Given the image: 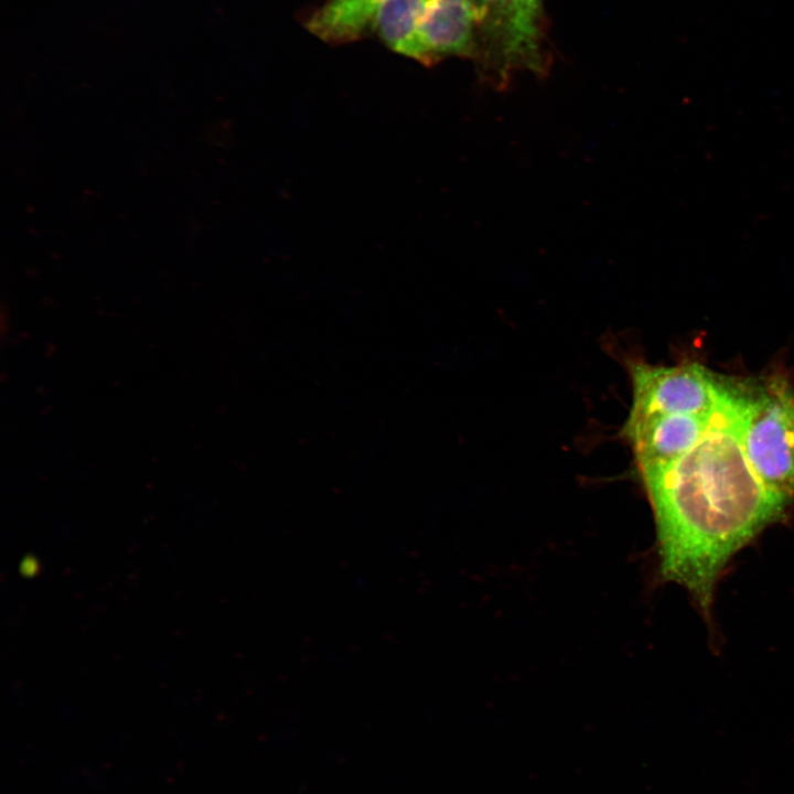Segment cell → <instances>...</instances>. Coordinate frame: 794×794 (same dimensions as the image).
<instances>
[{
    "instance_id": "8992f818",
    "label": "cell",
    "mask_w": 794,
    "mask_h": 794,
    "mask_svg": "<svg viewBox=\"0 0 794 794\" xmlns=\"http://www.w3.org/2000/svg\"><path fill=\"white\" fill-rule=\"evenodd\" d=\"M420 63L475 56L478 18L471 0H428L419 25Z\"/></svg>"
},
{
    "instance_id": "52a82bcc",
    "label": "cell",
    "mask_w": 794,
    "mask_h": 794,
    "mask_svg": "<svg viewBox=\"0 0 794 794\" xmlns=\"http://www.w3.org/2000/svg\"><path fill=\"white\" fill-rule=\"evenodd\" d=\"M384 0H328L308 18L305 28L331 44L356 41L373 31Z\"/></svg>"
},
{
    "instance_id": "277c9868",
    "label": "cell",
    "mask_w": 794,
    "mask_h": 794,
    "mask_svg": "<svg viewBox=\"0 0 794 794\" xmlns=\"http://www.w3.org/2000/svg\"><path fill=\"white\" fill-rule=\"evenodd\" d=\"M632 404L629 420L664 415L711 416L723 387V377L699 363L656 366L630 365Z\"/></svg>"
},
{
    "instance_id": "5b68a950",
    "label": "cell",
    "mask_w": 794,
    "mask_h": 794,
    "mask_svg": "<svg viewBox=\"0 0 794 794\" xmlns=\"http://www.w3.org/2000/svg\"><path fill=\"white\" fill-rule=\"evenodd\" d=\"M712 416L626 419L622 432L632 447L640 473L666 466L689 452L707 432Z\"/></svg>"
},
{
    "instance_id": "3957f363",
    "label": "cell",
    "mask_w": 794,
    "mask_h": 794,
    "mask_svg": "<svg viewBox=\"0 0 794 794\" xmlns=\"http://www.w3.org/2000/svg\"><path fill=\"white\" fill-rule=\"evenodd\" d=\"M471 1L478 18L476 55L498 82L516 71H543V0Z\"/></svg>"
},
{
    "instance_id": "7a4b0ae2",
    "label": "cell",
    "mask_w": 794,
    "mask_h": 794,
    "mask_svg": "<svg viewBox=\"0 0 794 794\" xmlns=\"http://www.w3.org/2000/svg\"><path fill=\"white\" fill-rule=\"evenodd\" d=\"M741 441L762 484L790 503L794 497V390L785 379L749 380Z\"/></svg>"
},
{
    "instance_id": "ba28073f",
    "label": "cell",
    "mask_w": 794,
    "mask_h": 794,
    "mask_svg": "<svg viewBox=\"0 0 794 794\" xmlns=\"http://www.w3.org/2000/svg\"><path fill=\"white\" fill-rule=\"evenodd\" d=\"M428 0H384L373 31L394 52L421 60L419 25Z\"/></svg>"
},
{
    "instance_id": "6da1fadb",
    "label": "cell",
    "mask_w": 794,
    "mask_h": 794,
    "mask_svg": "<svg viewBox=\"0 0 794 794\" xmlns=\"http://www.w3.org/2000/svg\"><path fill=\"white\" fill-rule=\"evenodd\" d=\"M748 386L725 378L698 443L675 462L640 473L654 512L661 575L684 587L707 616L728 561L788 505L766 490L744 454Z\"/></svg>"
}]
</instances>
